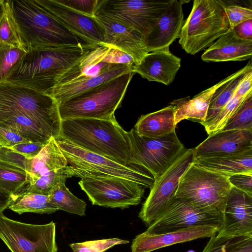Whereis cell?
<instances>
[{
    "label": "cell",
    "mask_w": 252,
    "mask_h": 252,
    "mask_svg": "<svg viewBox=\"0 0 252 252\" xmlns=\"http://www.w3.org/2000/svg\"><path fill=\"white\" fill-rule=\"evenodd\" d=\"M62 120L51 95L8 82L0 83V127L29 142L46 144L60 137Z\"/></svg>",
    "instance_id": "obj_1"
},
{
    "label": "cell",
    "mask_w": 252,
    "mask_h": 252,
    "mask_svg": "<svg viewBox=\"0 0 252 252\" xmlns=\"http://www.w3.org/2000/svg\"><path fill=\"white\" fill-rule=\"evenodd\" d=\"M94 46L66 45L28 51L10 70L6 82L52 96L62 76Z\"/></svg>",
    "instance_id": "obj_2"
},
{
    "label": "cell",
    "mask_w": 252,
    "mask_h": 252,
    "mask_svg": "<svg viewBox=\"0 0 252 252\" xmlns=\"http://www.w3.org/2000/svg\"><path fill=\"white\" fill-rule=\"evenodd\" d=\"M59 137L121 164H131L127 131L119 124L115 116L106 119L63 120Z\"/></svg>",
    "instance_id": "obj_3"
},
{
    "label": "cell",
    "mask_w": 252,
    "mask_h": 252,
    "mask_svg": "<svg viewBox=\"0 0 252 252\" xmlns=\"http://www.w3.org/2000/svg\"><path fill=\"white\" fill-rule=\"evenodd\" d=\"M7 1L26 51L60 46L91 45L63 25L36 0Z\"/></svg>",
    "instance_id": "obj_4"
},
{
    "label": "cell",
    "mask_w": 252,
    "mask_h": 252,
    "mask_svg": "<svg viewBox=\"0 0 252 252\" xmlns=\"http://www.w3.org/2000/svg\"><path fill=\"white\" fill-rule=\"evenodd\" d=\"M72 177H113L136 182L145 189H151L155 179L144 167L135 165H124L106 157L84 150L58 137L56 139Z\"/></svg>",
    "instance_id": "obj_5"
},
{
    "label": "cell",
    "mask_w": 252,
    "mask_h": 252,
    "mask_svg": "<svg viewBox=\"0 0 252 252\" xmlns=\"http://www.w3.org/2000/svg\"><path fill=\"white\" fill-rule=\"evenodd\" d=\"M134 73H124L61 102L58 105L61 120L114 116Z\"/></svg>",
    "instance_id": "obj_6"
},
{
    "label": "cell",
    "mask_w": 252,
    "mask_h": 252,
    "mask_svg": "<svg viewBox=\"0 0 252 252\" xmlns=\"http://www.w3.org/2000/svg\"><path fill=\"white\" fill-rule=\"evenodd\" d=\"M225 6L222 0H193L179 37V43L186 53L194 55L207 49L230 29Z\"/></svg>",
    "instance_id": "obj_7"
},
{
    "label": "cell",
    "mask_w": 252,
    "mask_h": 252,
    "mask_svg": "<svg viewBox=\"0 0 252 252\" xmlns=\"http://www.w3.org/2000/svg\"><path fill=\"white\" fill-rule=\"evenodd\" d=\"M232 187L227 177L192 163L181 177L175 197L222 213Z\"/></svg>",
    "instance_id": "obj_8"
},
{
    "label": "cell",
    "mask_w": 252,
    "mask_h": 252,
    "mask_svg": "<svg viewBox=\"0 0 252 252\" xmlns=\"http://www.w3.org/2000/svg\"><path fill=\"white\" fill-rule=\"evenodd\" d=\"M131 150V164L144 167L158 178L184 149L176 131L151 138L138 135L133 128L127 131Z\"/></svg>",
    "instance_id": "obj_9"
},
{
    "label": "cell",
    "mask_w": 252,
    "mask_h": 252,
    "mask_svg": "<svg viewBox=\"0 0 252 252\" xmlns=\"http://www.w3.org/2000/svg\"><path fill=\"white\" fill-rule=\"evenodd\" d=\"M170 0H98L95 14L113 19L141 33H148Z\"/></svg>",
    "instance_id": "obj_10"
},
{
    "label": "cell",
    "mask_w": 252,
    "mask_h": 252,
    "mask_svg": "<svg viewBox=\"0 0 252 252\" xmlns=\"http://www.w3.org/2000/svg\"><path fill=\"white\" fill-rule=\"evenodd\" d=\"M0 239L11 252H57L56 224L26 223L0 213Z\"/></svg>",
    "instance_id": "obj_11"
},
{
    "label": "cell",
    "mask_w": 252,
    "mask_h": 252,
    "mask_svg": "<svg viewBox=\"0 0 252 252\" xmlns=\"http://www.w3.org/2000/svg\"><path fill=\"white\" fill-rule=\"evenodd\" d=\"M78 184L93 205L112 208L138 205L145 189L136 182L113 177H85Z\"/></svg>",
    "instance_id": "obj_12"
},
{
    "label": "cell",
    "mask_w": 252,
    "mask_h": 252,
    "mask_svg": "<svg viewBox=\"0 0 252 252\" xmlns=\"http://www.w3.org/2000/svg\"><path fill=\"white\" fill-rule=\"evenodd\" d=\"M194 160V149H184L157 179L138 214L147 226L151 225L174 199L181 177Z\"/></svg>",
    "instance_id": "obj_13"
},
{
    "label": "cell",
    "mask_w": 252,
    "mask_h": 252,
    "mask_svg": "<svg viewBox=\"0 0 252 252\" xmlns=\"http://www.w3.org/2000/svg\"><path fill=\"white\" fill-rule=\"evenodd\" d=\"M222 220L220 211L203 209L175 197L145 231L160 234L198 225L214 226L220 229Z\"/></svg>",
    "instance_id": "obj_14"
},
{
    "label": "cell",
    "mask_w": 252,
    "mask_h": 252,
    "mask_svg": "<svg viewBox=\"0 0 252 252\" xmlns=\"http://www.w3.org/2000/svg\"><path fill=\"white\" fill-rule=\"evenodd\" d=\"M222 218L218 235L230 237L252 234V195L232 187L225 201Z\"/></svg>",
    "instance_id": "obj_15"
},
{
    "label": "cell",
    "mask_w": 252,
    "mask_h": 252,
    "mask_svg": "<svg viewBox=\"0 0 252 252\" xmlns=\"http://www.w3.org/2000/svg\"><path fill=\"white\" fill-rule=\"evenodd\" d=\"M36 1L63 25L90 44H105V32L94 17L81 14L58 2L56 0Z\"/></svg>",
    "instance_id": "obj_16"
},
{
    "label": "cell",
    "mask_w": 252,
    "mask_h": 252,
    "mask_svg": "<svg viewBox=\"0 0 252 252\" xmlns=\"http://www.w3.org/2000/svg\"><path fill=\"white\" fill-rule=\"evenodd\" d=\"M189 1L171 0L157 23L143 36L148 53L169 51L170 45L179 37L184 23L183 4Z\"/></svg>",
    "instance_id": "obj_17"
},
{
    "label": "cell",
    "mask_w": 252,
    "mask_h": 252,
    "mask_svg": "<svg viewBox=\"0 0 252 252\" xmlns=\"http://www.w3.org/2000/svg\"><path fill=\"white\" fill-rule=\"evenodd\" d=\"M220 228L198 225L160 234L146 231L137 235L131 245V252H151L176 244L199 238L211 237L217 234Z\"/></svg>",
    "instance_id": "obj_18"
},
{
    "label": "cell",
    "mask_w": 252,
    "mask_h": 252,
    "mask_svg": "<svg viewBox=\"0 0 252 252\" xmlns=\"http://www.w3.org/2000/svg\"><path fill=\"white\" fill-rule=\"evenodd\" d=\"M194 149V159L235 154L252 150V131L221 130L208 137Z\"/></svg>",
    "instance_id": "obj_19"
},
{
    "label": "cell",
    "mask_w": 252,
    "mask_h": 252,
    "mask_svg": "<svg viewBox=\"0 0 252 252\" xmlns=\"http://www.w3.org/2000/svg\"><path fill=\"white\" fill-rule=\"evenodd\" d=\"M94 17L105 32V44L130 55L135 64L149 53L145 47L143 35L139 32L101 15L95 14Z\"/></svg>",
    "instance_id": "obj_20"
},
{
    "label": "cell",
    "mask_w": 252,
    "mask_h": 252,
    "mask_svg": "<svg viewBox=\"0 0 252 252\" xmlns=\"http://www.w3.org/2000/svg\"><path fill=\"white\" fill-rule=\"evenodd\" d=\"M181 59L169 50L150 52L138 63L133 65L132 70L149 81L168 85L174 80L181 67Z\"/></svg>",
    "instance_id": "obj_21"
},
{
    "label": "cell",
    "mask_w": 252,
    "mask_h": 252,
    "mask_svg": "<svg viewBox=\"0 0 252 252\" xmlns=\"http://www.w3.org/2000/svg\"><path fill=\"white\" fill-rule=\"evenodd\" d=\"M252 56V40L240 37L230 29L206 49L201 59L207 62L239 61Z\"/></svg>",
    "instance_id": "obj_22"
},
{
    "label": "cell",
    "mask_w": 252,
    "mask_h": 252,
    "mask_svg": "<svg viewBox=\"0 0 252 252\" xmlns=\"http://www.w3.org/2000/svg\"><path fill=\"white\" fill-rule=\"evenodd\" d=\"M132 66L111 63L107 68L95 76L80 78L70 82L56 86L53 90L52 96L59 104L66 99L122 74L133 71Z\"/></svg>",
    "instance_id": "obj_23"
},
{
    "label": "cell",
    "mask_w": 252,
    "mask_h": 252,
    "mask_svg": "<svg viewBox=\"0 0 252 252\" xmlns=\"http://www.w3.org/2000/svg\"><path fill=\"white\" fill-rule=\"evenodd\" d=\"M238 71L228 76L209 88L202 91L191 99L183 98L172 102L176 107L174 114L175 124L185 119L196 120L200 123L206 119L212 98L216 90L223 84L231 79Z\"/></svg>",
    "instance_id": "obj_24"
},
{
    "label": "cell",
    "mask_w": 252,
    "mask_h": 252,
    "mask_svg": "<svg viewBox=\"0 0 252 252\" xmlns=\"http://www.w3.org/2000/svg\"><path fill=\"white\" fill-rule=\"evenodd\" d=\"M67 165L66 159L56 139L52 137L35 157L28 159L26 172L30 178L29 186L39 178L48 176L52 171Z\"/></svg>",
    "instance_id": "obj_25"
},
{
    "label": "cell",
    "mask_w": 252,
    "mask_h": 252,
    "mask_svg": "<svg viewBox=\"0 0 252 252\" xmlns=\"http://www.w3.org/2000/svg\"><path fill=\"white\" fill-rule=\"evenodd\" d=\"M193 163L199 167L228 177L238 173L252 172V150L212 158H200Z\"/></svg>",
    "instance_id": "obj_26"
},
{
    "label": "cell",
    "mask_w": 252,
    "mask_h": 252,
    "mask_svg": "<svg viewBox=\"0 0 252 252\" xmlns=\"http://www.w3.org/2000/svg\"><path fill=\"white\" fill-rule=\"evenodd\" d=\"M175 105H171L158 111L142 115L134 126L136 133L143 136L155 138L175 131Z\"/></svg>",
    "instance_id": "obj_27"
},
{
    "label": "cell",
    "mask_w": 252,
    "mask_h": 252,
    "mask_svg": "<svg viewBox=\"0 0 252 252\" xmlns=\"http://www.w3.org/2000/svg\"><path fill=\"white\" fill-rule=\"evenodd\" d=\"M7 208L20 215L24 213L49 214L58 211L49 195L32 192L11 196Z\"/></svg>",
    "instance_id": "obj_28"
},
{
    "label": "cell",
    "mask_w": 252,
    "mask_h": 252,
    "mask_svg": "<svg viewBox=\"0 0 252 252\" xmlns=\"http://www.w3.org/2000/svg\"><path fill=\"white\" fill-rule=\"evenodd\" d=\"M252 68L251 61L231 79L219 87L214 93L208 109L206 119L208 121L215 116L232 97L235 90L246 73Z\"/></svg>",
    "instance_id": "obj_29"
},
{
    "label": "cell",
    "mask_w": 252,
    "mask_h": 252,
    "mask_svg": "<svg viewBox=\"0 0 252 252\" xmlns=\"http://www.w3.org/2000/svg\"><path fill=\"white\" fill-rule=\"evenodd\" d=\"M62 182L52 189L48 195L58 210L83 216L85 215L86 203L73 195Z\"/></svg>",
    "instance_id": "obj_30"
},
{
    "label": "cell",
    "mask_w": 252,
    "mask_h": 252,
    "mask_svg": "<svg viewBox=\"0 0 252 252\" xmlns=\"http://www.w3.org/2000/svg\"><path fill=\"white\" fill-rule=\"evenodd\" d=\"M30 184L26 172L0 162V189L2 191L11 196L25 191Z\"/></svg>",
    "instance_id": "obj_31"
},
{
    "label": "cell",
    "mask_w": 252,
    "mask_h": 252,
    "mask_svg": "<svg viewBox=\"0 0 252 252\" xmlns=\"http://www.w3.org/2000/svg\"><path fill=\"white\" fill-rule=\"evenodd\" d=\"M0 43L26 51L7 0H2V10L0 17Z\"/></svg>",
    "instance_id": "obj_32"
},
{
    "label": "cell",
    "mask_w": 252,
    "mask_h": 252,
    "mask_svg": "<svg viewBox=\"0 0 252 252\" xmlns=\"http://www.w3.org/2000/svg\"><path fill=\"white\" fill-rule=\"evenodd\" d=\"M248 96L238 97L234 95L213 118L201 123L209 135L221 131Z\"/></svg>",
    "instance_id": "obj_33"
},
{
    "label": "cell",
    "mask_w": 252,
    "mask_h": 252,
    "mask_svg": "<svg viewBox=\"0 0 252 252\" xmlns=\"http://www.w3.org/2000/svg\"><path fill=\"white\" fill-rule=\"evenodd\" d=\"M68 165L66 167L54 170L48 176L39 178L32 185L30 186L24 192H32L48 195L53 189L59 183L72 177Z\"/></svg>",
    "instance_id": "obj_34"
},
{
    "label": "cell",
    "mask_w": 252,
    "mask_h": 252,
    "mask_svg": "<svg viewBox=\"0 0 252 252\" xmlns=\"http://www.w3.org/2000/svg\"><path fill=\"white\" fill-rule=\"evenodd\" d=\"M230 130L252 131V94L245 99L221 130Z\"/></svg>",
    "instance_id": "obj_35"
},
{
    "label": "cell",
    "mask_w": 252,
    "mask_h": 252,
    "mask_svg": "<svg viewBox=\"0 0 252 252\" xmlns=\"http://www.w3.org/2000/svg\"><path fill=\"white\" fill-rule=\"evenodd\" d=\"M26 52L20 48L0 43V83L6 82L10 70Z\"/></svg>",
    "instance_id": "obj_36"
},
{
    "label": "cell",
    "mask_w": 252,
    "mask_h": 252,
    "mask_svg": "<svg viewBox=\"0 0 252 252\" xmlns=\"http://www.w3.org/2000/svg\"><path fill=\"white\" fill-rule=\"evenodd\" d=\"M129 241L117 238L87 241L69 245L73 252H105L112 247Z\"/></svg>",
    "instance_id": "obj_37"
},
{
    "label": "cell",
    "mask_w": 252,
    "mask_h": 252,
    "mask_svg": "<svg viewBox=\"0 0 252 252\" xmlns=\"http://www.w3.org/2000/svg\"><path fill=\"white\" fill-rule=\"evenodd\" d=\"M224 11L231 29L244 21L252 19V10L251 8L235 4L227 5L225 3Z\"/></svg>",
    "instance_id": "obj_38"
},
{
    "label": "cell",
    "mask_w": 252,
    "mask_h": 252,
    "mask_svg": "<svg viewBox=\"0 0 252 252\" xmlns=\"http://www.w3.org/2000/svg\"><path fill=\"white\" fill-rule=\"evenodd\" d=\"M222 252H252V234L229 237Z\"/></svg>",
    "instance_id": "obj_39"
},
{
    "label": "cell",
    "mask_w": 252,
    "mask_h": 252,
    "mask_svg": "<svg viewBox=\"0 0 252 252\" xmlns=\"http://www.w3.org/2000/svg\"><path fill=\"white\" fill-rule=\"evenodd\" d=\"M63 5L81 14L94 17L98 0H56Z\"/></svg>",
    "instance_id": "obj_40"
},
{
    "label": "cell",
    "mask_w": 252,
    "mask_h": 252,
    "mask_svg": "<svg viewBox=\"0 0 252 252\" xmlns=\"http://www.w3.org/2000/svg\"><path fill=\"white\" fill-rule=\"evenodd\" d=\"M109 47V49L103 62L108 63L126 64L132 66L135 64L134 60L130 55L117 48Z\"/></svg>",
    "instance_id": "obj_41"
},
{
    "label": "cell",
    "mask_w": 252,
    "mask_h": 252,
    "mask_svg": "<svg viewBox=\"0 0 252 252\" xmlns=\"http://www.w3.org/2000/svg\"><path fill=\"white\" fill-rule=\"evenodd\" d=\"M228 179L232 187L252 195V172L234 174Z\"/></svg>",
    "instance_id": "obj_42"
},
{
    "label": "cell",
    "mask_w": 252,
    "mask_h": 252,
    "mask_svg": "<svg viewBox=\"0 0 252 252\" xmlns=\"http://www.w3.org/2000/svg\"><path fill=\"white\" fill-rule=\"evenodd\" d=\"M40 143L26 142L8 148L30 159L35 157L46 145Z\"/></svg>",
    "instance_id": "obj_43"
},
{
    "label": "cell",
    "mask_w": 252,
    "mask_h": 252,
    "mask_svg": "<svg viewBox=\"0 0 252 252\" xmlns=\"http://www.w3.org/2000/svg\"><path fill=\"white\" fill-rule=\"evenodd\" d=\"M29 142L18 133L0 127V147L11 148L20 143Z\"/></svg>",
    "instance_id": "obj_44"
},
{
    "label": "cell",
    "mask_w": 252,
    "mask_h": 252,
    "mask_svg": "<svg viewBox=\"0 0 252 252\" xmlns=\"http://www.w3.org/2000/svg\"><path fill=\"white\" fill-rule=\"evenodd\" d=\"M252 93V68L249 70L238 84L234 95L244 98Z\"/></svg>",
    "instance_id": "obj_45"
},
{
    "label": "cell",
    "mask_w": 252,
    "mask_h": 252,
    "mask_svg": "<svg viewBox=\"0 0 252 252\" xmlns=\"http://www.w3.org/2000/svg\"><path fill=\"white\" fill-rule=\"evenodd\" d=\"M229 237L220 236L217 234L210 237L209 241L202 252H222Z\"/></svg>",
    "instance_id": "obj_46"
},
{
    "label": "cell",
    "mask_w": 252,
    "mask_h": 252,
    "mask_svg": "<svg viewBox=\"0 0 252 252\" xmlns=\"http://www.w3.org/2000/svg\"><path fill=\"white\" fill-rule=\"evenodd\" d=\"M232 30L240 37L247 40H252V19L238 24Z\"/></svg>",
    "instance_id": "obj_47"
},
{
    "label": "cell",
    "mask_w": 252,
    "mask_h": 252,
    "mask_svg": "<svg viewBox=\"0 0 252 252\" xmlns=\"http://www.w3.org/2000/svg\"><path fill=\"white\" fill-rule=\"evenodd\" d=\"M11 199V195L3 192L0 189V213L7 208Z\"/></svg>",
    "instance_id": "obj_48"
},
{
    "label": "cell",
    "mask_w": 252,
    "mask_h": 252,
    "mask_svg": "<svg viewBox=\"0 0 252 252\" xmlns=\"http://www.w3.org/2000/svg\"><path fill=\"white\" fill-rule=\"evenodd\" d=\"M2 10V0H0V17L1 15Z\"/></svg>",
    "instance_id": "obj_49"
}]
</instances>
